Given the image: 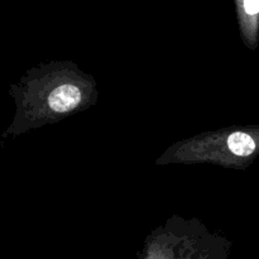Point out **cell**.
<instances>
[{"instance_id": "6da1fadb", "label": "cell", "mask_w": 259, "mask_h": 259, "mask_svg": "<svg viewBox=\"0 0 259 259\" xmlns=\"http://www.w3.org/2000/svg\"><path fill=\"white\" fill-rule=\"evenodd\" d=\"M139 259H219L210 248L195 243L156 240Z\"/></svg>"}, {"instance_id": "3957f363", "label": "cell", "mask_w": 259, "mask_h": 259, "mask_svg": "<svg viewBox=\"0 0 259 259\" xmlns=\"http://www.w3.org/2000/svg\"><path fill=\"white\" fill-rule=\"evenodd\" d=\"M229 149L239 157H248L254 152L255 143L254 139L243 132H235L228 138Z\"/></svg>"}, {"instance_id": "7a4b0ae2", "label": "cell", "mask_w": 259, "mask_h": 259, "mask_svg": "<svg viewBox=\"0 0 259 259\" xmlns=\"http://www.w3.org/2000/svg\"><path fill=\"white\" fill-rule=\"evenodd\" d=\"M81 91L75 85H61L55 89L48 98V104L51 109L58 113H66L72 110L80 104Z\"/></svg>"}, {"instance_id": "277c9868", "label": "cell", "mask_w": 259, "mask_h": 259, "mask_svg": "<svg viewBox=\"0 0 259 259\" xmlns=\"http://www.w3.org/2000/svg\"><path fill=\"white\" fill-rule=\"evenodd\" d=\"M239 13L247 20H255L259 17V0H237Z\"/></svg>"}]
</instances>
